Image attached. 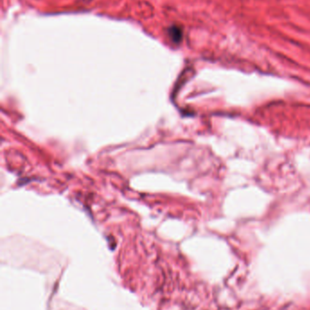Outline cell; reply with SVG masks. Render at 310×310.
<instances>
[{"instance_id":"6da1fadb","label":"cell","mask_w":310,"mask_h":310,"mask_svg":"<svg viewBox=\"0 0 310 310\" xmlns=\"http://www.w3.org/2000/svg\"><path fill=\"white\" fill-rule=\"evenodd\" d=\"M170 35L174 42H179L181 39L182 33H181V30L178 29V28H172L170 29Z\"/></svg>"}]
</instances>
